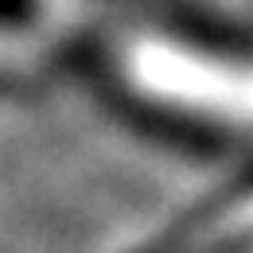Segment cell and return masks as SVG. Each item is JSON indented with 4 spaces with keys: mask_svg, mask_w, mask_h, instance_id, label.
I'll use <instances>...</instances> for the list:
<instances>
[{
    "mask_svg": "<svg viewBox=\"0 0 253 253\" xmlns=\"http://www.w3.org/2000/svg\"><path fill=\"white\" fill-rule=\"evenodd\" d=\"M109 51L117 82L148 109L253 132V63L160 24L121 32Z\"/></svg>",
    "mask_w": 253,
    "mask_h": 253,
    "instance_id": "1",
    "label": "cell"
}]
</instances>
